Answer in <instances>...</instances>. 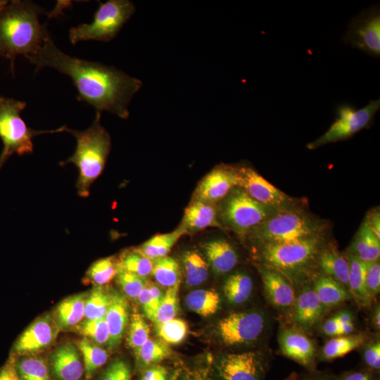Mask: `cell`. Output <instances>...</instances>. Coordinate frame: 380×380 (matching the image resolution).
Here are the masks:
<instances>
[{
    "label": "cell",
    "mask_w": 380,
    "mask_h": 380,
    "mask_svg": "<svg viewBox=\"0 0 380 380\" xmlns=\"http://www.w3.org/2000/svg\"><path fill=\"white\" fill-rule=\"evenodd\" d=\"M26 58L36 66V70L49 67L68 75L77 90L78 99L101 113L106 110L127 118L128 105L142 86L140 80L113 66L68 55L56 46L51 37Z\"/></svg>",
    "instance_id": "cell-1"
},
{
    "label": "cell",
    "mask_w": 380,
    "mask_h": 380,
    "mask_svg": "<svg viewBox=\"0 0 380 380\" xmlns=\"http://www.w3.org/2000/svg\"><path fill=\"white\" fill-rule=\"evenodd\" d=\"M42 13L31 1H0V57L10 60L13 72L17 56L34 53L50 37L39 22Z\"/></svg>",
    "instance_id": "cell-2"
},
{
    "label": "cell",
    "mask_w": 380,
    "mask_h": 380,
    "mask_svg": "<svg viewBox=\"0 0 380 380\" xmlns=\"http://www.w3.org/2000/svg\"><path fill=\"white\" fill-rule=\"evenodd\" d=\"M101 114L96 112L92 125L85 130L65 129L75 137L76 148L74 153L60 165L73 163L78 168L76 189L83 198L89 196L91 184L102 173L110 150V137L101 124Z\"/></svg>",
    "instance_id": "cell-3"
},
{
    "label": "cell",
    "mask_w": 380,
    "mask_h": 380,
    "mask_svg": "<svg viewBox=\"0 0 380 380\" xmlns=\"http://www.w3.org/2000/svg\"><path fill=\"white\" fill-rule=\"evenodd\" d=\"M323 224L297 206L280 210L255 227L250 235L260 244L286 243L322 234Z\"/></svg>",
    "instance_id": "cell-4"
},
{
    "label": "cell",
    "mask_w": 380,
    "mask_h": 380,
    "mask_svg": "<svg viewBox=\"0 0 380 380\" xmlns=\"http://www.w3.org/2000/svg\"><path fill=\"white\" fill-rule=\"evenodd\" d=\"M25 102L0 96V138L3 143L0 154V170L14 153L19 156L32 153V139L39 134L65 131L66 126L51 130H34L29 128L20 116Z\"/></svg>",
    "instance_id": "cell-5"
},
{
    "label": "cell",
    "mask_w": 380,
    "mask_h": 380,
    "mask_svg": "<svg viewBox=\"0 0 380 380\" xmlns=\"http://www.w3.org/2000/svg\"><path fill=\"white\" fill-rule=\"evenodd\" d=\"M322 241L319 234L291 242L260 244V256L265 266L287 278L304 270L317 256Z\"/></svg>",
    "instance_id": "cell-6"
},
{
    "label": "cell",
    "mask_w": 380,
    "mask_h": 380,
    "mask_svg": "<svg viewBox=\"0 0 380 380\" xmlns=\"http://www.w3.org/2000/svg\"><path fill=\"white\" fill-rule=\"evenodd\" d=\"M134 11V4L128 0L99 2L91 23L81 24L70 30V41L72 44L86 40L109 42L115 37Z\"/></svg>",
    "instance_id": "cell-7"
},
{
    "label": "cell",
    "mask_w": 380,
    "mask_h": 380,
    "mask_svg": "<svg viewBox=\"0 0 380 380\" xmlns=\"http://www.w3.org/2000/svg\"><path fill=\"white\" fill-rule=\"evenodd\" d=\"M219 211L222 223L243 237L280 210L257 202L236 186L223 199Z\"/></svg>",
    "instance_id": "cell-8"
},
{
    "label": "cell",
    "mask_w": 380,
    "mask_h": 380,
    "mask_svg": "<svg viewBox=\"0 0 380 380\" xmlns=\"http://www.w3.org/2000/svg\"><path fill=\"white\" fill-rule=\"evenodd\" d=\"M380 108V99L371 100L365 107L357 109L350 103H341L336 108V118L328 130L318 139L308 143L312 150L321 146L350 139L365 128L370 127Z\"/></svg>",
    "instance_id": "cell-9"
},
{
    "label": "cell",
    "mask_w": 380,
    "mask_h": 380,
    "mask_svg": "<svg viewBox=\"0 0 380 380\" xmlns=\"http://www.w3.org/2000/svg\"><path fill=\"white\" fill-rule=\"evenodd\" d=\"M265 326V318L260 312H234L219 321L217 333L224 345H244L256 341Z\"/></svg>",
    "instance_id": "cell-10"
},
{
    "label": "cell",
    "mask_w": 380,
    "mask_h": 380,
    "mask_svg": "<svg viewBox=\"0 0 380 380\" xmlns=\"http://www.w3.org/2000/svg\"><path fill=\"white\" fill-rule=\"evenodd\" d=\"M346 44L380 57V6L375 4L353 18L343 38Z\"/></svg>",
    "instance_id": "cell-11"
},
{
    "label": "cell",
    "mask_w": 380,
    "mask_h": 380,
    "mask_svg": "<svg viewBox=\"0 0 380 380\" xmlns=\"http://www.w3.org/2000/svg\"><path fill=\"white\" fill-rule=\"evenodd\" d=\"M238 184L257 202L277 210L296 207V201L251 167L237 168Z\"/></svg>",
    "instance_id": "cell-12"
},
{
    "label": "cell",
    "mask_w": 380,
    "mask_h": 380,
    "mask_svg": "<svg viewBox=\"0 0 380 380\" xmlns=\"http://www.w3.org/2000/svg\"><path fill=\"white\" fill-rule=\"evenodd\" d=\"M266 369L264 358L253 351L226 354L215 365L219 380H265Z\"/></svg>",
    "instance_id": "cell-13"
},
{
    "label": "cell",
    "mask_w": 380,
    "mask_h": 380,
    "mask_svg": "<svg viewBox=\"0 0 380 380\" xmlns=\"http://www.w3.org/2000/svg\"><path fill=\"white\" fill-rule=\"evenodd\" d=\"M237 184V168L224 165L217 166L201 180L194 199L215 204L223 200Z\"/></svg>",
    "instance_id": "cell-14"
},
{
    "label": "cell",
    "mask_w": 380,
    "mask_h": 380,
    "mask_svg": "<svg viewBox=\"0 0 380 380\" xmlns=\"http://www.w3.org/2000/svg\"><path fill=\"white\" fill-rule=\"evenodd\" d=\"M59 331L56 321L45 315L32 323L20 336L14 345L18 355H28L51 346Z\"/></svg>",
    "instance_id": "cell-15"
},
{
    "label": "cell",
    "mask_w": 380,
    "mask_h": 380,
    "mask_svg": "<svg viewBox=\"0 0 380 380\" xmlns=\"http://www.w3.org/2000/svg\"><path fill=\"white\" fill-rule=\"evenodd\" d=\"M279 343L283 355L310 372L315 371V348L304 333L296 329H286L280 333Z\"/></svg>",
    "instance_id": "cell-16"
},
{
    "label": "cell",
    "mask_w": 380,
    "mask_h": 380,
    "mask_svg": "<svg viewBox=\"0 0 380 380\" xmlns=\"http://www.w3.org/2000/svg\"><path fill=\"white\" fill-rule=\"evenodd\" d=\"M265 293L269 301L281 309L291 307L296 299L293 287L287 278L277 270L265 265L260 267Z\"/></svg>",
    "instance_id": "cell-17"
},
{
    "label": "cell",
    "mask_w": 380,
    "mask_h": 380,
    "mask_svg": "<svg viewBox=\"0 0 380 380\" xmlns=\"http://www.w3.org/2000/svg\"><path fill=\"white\" fill-rule=\"evenodd\" d=\"M215 204L194 199L186 208L179 227L185 233L197 232L210 227L222 228Z\"/></svg>",
    "instance_id": "cell-18"
},
{
    "label": "cell",
    "mask_w": 380,
    "mask_h": 380,
    "mask_svg": "<svg viewBox=\"0 0 380 380\" xmlns=\"http://www.w3.org/2000/svg\"><path fill=\"white\" fill-rule=\"evenodd\" d=\"M293 321L303 329H310L321 319L324 307L313 288L306 287L293 303Z\"/></svg>",
    "instance_id": "cell-19"
},
{
    "label": "cell",
    "mask_w": 380,
    "mask_h": 380,
    "mask_svg": "<svg viewBox=\"0 0 380 380\" xmlns=\"http://www.w3.org/2000/svg\"><path fill=\"white\" fill-rule=\"evenodd\" d=\"M104 318L109 331L108 346L115 349L121 342L129 319V307L125 296L110 291V302Z\"/></svg>",
    "instance_id": "cell-20"
},
{
    "label": "cell",
    "mask_w": 380,
    "mask_h": 380,
    "mask_svg": "<svg viewBox=\"0 0 380 380\" xmlns=\"http://www.w3.org/2000/svg\"><path fill=\"white\" fill-rule=\"evenodd\" d=\"M51 365L59 380H80L84 373L79 353L72 344H64L55 350L51 356Z\"/></svg>",
    "instance_id": "cell-21"
},
{
    "label": "cell",
    "mask_w": 380,
    "mask_h": 380,
    "mask_svg": "<svg viewBox=\"0 0 380 380\" xmlns=\"http://www.w3.org/2000/svg\"><path fill=\"white\" fill-rule=\"evenodd\" d=\"M206 261L217 274L230 272L238 262V254L232 245L225 239L209 241L203 245Z\"/></svg>",
    "instance_id": "cell-22"
},
{
    "label": "cell",
    "mask_w": 380,
    "mask_h": 380,
    "mask_svg": "<svg viewBox=\"0 0 380 380\" xmlns=\"http://www.w3.org/2000/svg\"><path fill=\"white\" fill-rule=\"evenodd\" d=\"M348 253L364 262L379 260L380 239L374 233L366 217L355 234Z\"/></svg>",
    "instance_id": "cell-23"
},
{
    "label": "cell",
    "mask_w": 380,
    "mask_h": 380,
    "mask_svg": "<svg viewBox=\"0 0 380 380\" xmlns=\"http://www.w3.org/2000/svg\"><path fill=\"white\" fill-rule=\"evenodd\" d=\"M317 257L324 274L348 290L349 263L346 256L331 246L322 251L320 249Z\"/></svg>",
    "instance_id": "cell-24"
},
{
    "label": "cell",
    "mask_w": 380,
    "mask_h": 380,
    "mask_svg": "<svg viewBox=\"0 0 380 380\" xmlns=\"http://www.w3.org/2000/svg\"><path fill=\"white\" fill-rule=\"evenodd\" d=\"M86 293L71 296L62 300L56 308V323L65 330L81 322L84 316Z\"/></svg>",
    "instance_id": "cell-25"
},
{
    "label": "cell",
    "mask_w": 380,
    "mask_h": 380,
    "mask_svg": "<svg viewBox=\"0 0 380 380\" xmlns=\"http://www.w3.org/2000/svg\"><path fill=\"white\" fill-rule=\"evenodd\" d=\"M346 256L349 263L348 290L360 306H367L372 300L365 286L366 262L348 252Z\"/></svg>",
    "instance_id": "cell-26"
},
{
    "label": "cell",
    "mask_w": 380,
    "mask_h": 380,
    "mask_svg": "<svg viewBox=\"0 0 380 380\" xmlns=\"http://www.w3.org/2000/svg\"><path fill=\"white\" fill-rule=\"evenodd\" d=\"M313 289L324 308L339 305L352 298L346 288L324 274L316 279Z\"/></svg>",
    "instance_id": "cell-27"
},
{
    "label": "cell",
    "mask_w": 380,
    "mask_h": 380,
    "mask_svg": "<svg viewBox=\"0 0 380 380\" xmlns=\"http://www.w3.org/2000/svg\"><path fill=\"white\" fill-rule=\"evenodd\" d=\"M185 233L178 227L175 231L156 234L137 248L148 258L156 259L167 256L178 239Z\"/></svg>",
    "instance_id": "cell-28"
},
{
    "label": "cell",
    "mask_w": 380,
    "mask_h": 380,
    "mask_svg": "<svg viewBox=\"0 0 380 380\" xmlns=\"http://www.w3.org/2000/svg\"><path fill=\"white\" fill-rule=\"evenodd\" d=\"M185 303L190 310L207 317L217 311L220 297L214 289H197L186 296Z\"/></svg>",
    "instance_id": "cell-29"
},
{
    "label": "cell",
    "mask_w": 380,
    "mask_h": 380,
    "mask_svg": "<svg viewBox=\"0 0 380 380\" xmlns=\"http://www.w3.org/2000/svg\"><path fill=\"white\" fill-rule=\"evenodd\" d=\"M253 281L246 273L236 272L229 276L223 285V292L229 303L239 305L251 295Z\"/></svg>",
    "instance_id": "cell-30"
},
{
    "label": "cell",
    "mask_w": 380,
    "mask_h": 380,
    "mask_svg": "<svg viewBox=\"0 0 380 380\" xmlns=\"http://www.w3.org/2000/svg\"><path fill=\"white\" fill-rule=\"evenodd\" d=\"M364 343L365 336L360 334L336 336L324 344L322 349L320 360L328 361L343 357Z\"/></svg>",
    "instance_id": "cell-31"
},
{
    "label": "cell",
    "mask_w": 380,
    "mask_h": 380,
    "mask_svg": "<svg viewBox=\"0 0 380 380\" xmlns=\"http://www.w3.org/2000/svg\"><path fill=\"white\" fill-rule=\"evenodd\" d=\"M182 262L185 281L188 286H198L207 280L209 265L198 252L196 251H187L183 256Z\"/></svg>",
    "instance_id": "cell-32"
},
{
    "label": "cell",
    "mask_w": 380,
    "mask_h": 380,
    "mask_svg": "<svg viewBox=\"0 0 380 380\" xmlns=\"http://www.w3.org/2000/svg\"><path fill=\"white\" fill-rule=\"evenodd\" d=\"M134 352L138 365L142 367L158 365L171 355L166 343L150 338Z\"/></svg>",
    "instance_id": "cell-33"
},
{
    "label": "cell",
    "mask_w": 380,
    "mask_h": 380,
    "mask_svg": "<svg viewBox=\"0 0 380 380\" xmlns=\"http://www.w3.org/2000/svg\"><path fill=\"white\" fill-rule=\"evenodd\" d=\"M151 274L160 286L167 288L179 284L181 281L178 262L167 255L153 260Z\"/></svg>",
    "instance_id": "cell-34"
},
{
    "label": "cell",
    "mask_w": 380,
    "mask_h": 380,
    "mask_svg": "<svg viewBox=\"0 0 380 380\" xmlns=\"http://www.w3.org/2000/svg\"><path fill=\"white\" fill-rule=\"evenodd\" d=\"M78 348L83 356L86 379H89L98 369L106 364L108 353L106 350L87 338L78 342Z\"/></svg>",
    "instance_id": "cell-35"
},
{
    "label": "cell",
    "mask_w": 380,
    "mask_h": 380,
    "mask_svg": "<svg viewBox=\"0 0 380 380\" xmlns=\"http://www.w3.org/2000/svg\"><path fill=\"white\" fill-rule=\"evenodd\" d=\"M118 260L114 257L99 259L87 270L85 279L96 286H103L113 279L118 272Z\"/></svg>",
    "instance_id": "cell-36"
},
{
    "label": "cell",
    "mask_w": 380,
    "mask_h": 380,
    "mask_svg": "<svg viewBox=\"0 0 380 380\" xmlns=\"http://www.w3.org/2000/svg\"><path fill=\"white\" fill-rule=\"evenodd\" d=\"M110 302V292L101 286H96L87 294L84 317L85 319L104 318Z\"/></svg>",
    "instance_id": "cell-37"
},
{
    "label": "cell",
    "mask_w": 380,
    "mask_h": 380,
    "mask_svg": "<svg viewBox=\"0 0 380 380\" xmlns=\"http://www.w3.org/2000/svg\"><path fill=\"white\" fill-rule=\"evenodd\" d=\"M118 268L146 278L151 274L153 260L137 248L123 253L118 260Z\"/></svg>",
    "instance_id": "cell-38"
},
{
    "label": "cell",
    "mask_w": 380,
    "mask_h": 380,
    "mask_svg": "<svg viewBox=\"0 0 380 380\" xmlns=\"http://www.w3.org/2000/svg\"><path fill=\"white\" fill-rule=\"evenodd\" d=\"M15 367L20 380H51L46 363L42 357H24Z\"/></svg>",
    "instance_id": "cell-39"
},
{
    "label": "cell",
    "mask_w": 380,
    "mask_h": 380,
    "mask_svg": "<svg viewBox=\"0 0 380 380\" xmlns=\"http://www.w3.org/2000/svg\"><path fill=\"white\" fill-rule=\"evenodd\" d=\"M179 285L167 288L156 310L153 322L156 324L168 322L174 318L178 309V291Z\"/></svg>",
    "instance_id": "cell-40"
},
{
    "label": "cell",
    "mask_w": 380,
    "mask_h": 380,
    "mask_svg": "<svg viewBox=\"0 0 380 380\" xmlns=\"http://www.w3.org/2000/svg\"><path fill=\"white\" fill-rule=\"evenodd\" d=\"M156 326L158 336L166 343L178 344L184 340L188 333L186 322L179 318Z\"/></svg>",
    "instance_id": "cell-41"
},
{
    "label": "cell",
    "mask_w": 380,
    "mask_h": 380,
    "mask_svg": "<svg viewBox=\"0 0 380 380\" xmlns=\"http://www.w3.org/2000/svg\"><path fill=\"white\" fill-rule=\"evenodd\" d=\"M150 327L143 316L139 312L131 315L126 343L135 350L142 346L149 338Z\"/></svg>",
    "instance_id": "cell-42"
},
{
    "label": "cell",
    "mask_w": 380,
    "mask_h": 380,
    "mask_svg": "<svg viewBox=\"0 0 380 380\" xmlns=\"http://www.w3.org/2000/svg\"><path fill=\"white\" fill-rule=\"evenodd\" d=\"M163 296L160 287L153 282L148 281L137 298L146 317L153 322Z\"/></svg>",
    "instance_id": "cell-43"
},
{
    "label": "cell",
    "mask_w": 380,
    "mask_h": 380,
    "mask_svg": "<svg viewBox=\"0 0 380 380\" xmlns=\"http://www.w3.org/2000/svg\"><path fill=\"white\" fill-rule=\"evenodd\" d=\"M116 281L125 296L137 299L148 281L133 273L118 268Z\"/></svg>",
    "instance_id": "cell-44"
},
{
    "label": "cell",
    "mask_w": 380,
    "mask_h": 380,
    "mask_svg": "<svg viewBox=\"0 0 380 380\" xmlns=\"http://www.w3.org/2000/svg\"><path fill=\"white\" fill-rule=\"evenodd\" d=\"M78 331L96 344H108L109 331L105 318L85 319L80 324Z\"/></svg>",
    "instance_id": "cell-45"
},
{
    "label": "cell",
    "mask_w": 380,
    "mask_h": 380,
    "mask_svg": "<svg viewBox=\"0 0 380 380\" xmlns=\"http://www.w3.org/2000/svg\"><path fill=\"white\" fill-rule=\"evenodd\" d=\"M365 286L367 293L372 300L380 291L379 260L366 262Z\"/></svg>",
    "instance_id": "cell-46"
},
{
    "label": "cell",
    "mask_w": 380,
    "mask_h": 380,
    "mask_svg": "<svg viewBox=\"0 0 380 380\" xmlns=\"http://www.w3.org/2000/svg\"><path fill=\"white\" fill-rule=\"evenodd\" d=\"M99 380H131L129 367L124 360H116L104 369Z\"/></svg>",
    "instance_id": "cell-47"
},
{
    "label": "cell",
    "mask_w": 380,
    "mask_h": 380,
    "mask_svg": "<svg viewBox=\"0 0 380 380\" xmlns=\"http://www.w3.org/2000/svg\"><path fill=\"white\" fill-rule=\"evenodd\" d=\"M171 380H214L209 373L200 368H191L179 365L175 371Z\"/></svg>",
    "instance_id": "cell-48"
},
{
    "label": "cell",
    "mask_w": 380,
    "mask_h": 380,
    "mask_svg": "<svg viewBox=\"0 0 380 380\" xmlns=\"http://www.w3.org/2000/svg\"><path fill=\"white\" fill-rule=\"evenodd\" d=\"M362 357L366 369L376 374L379 372L380 343L379 341L369 344L364 350Z\"/></svg>",
    "instance_id": "cell-49"
},
{
    "label": "cell",
    "mask_w": 380,
    "mask_h": 380,
    "mask_svg": "<svg viewBox=\"0 0 380 380\" xmlns=\"http://www.w3.org/2000/svg\"><path fill=\"white\" fill-rule=\"evenodd\" d=\"M336 380H379V377L377 374L365 369L344 372Z\"/></svg>",
    "instance_id": "cell-50"
},
{
    "label": "cell",
    "mask_w": 380,
    "mask_h": 380,
    "mask_svg": "<svg viewBox=\"0 0 380 380\" xmlns=\"http://www.w3.org/2000/svg\"><path fill=\"white\" fill-rule=\"evenodd\" d=\"M167 374L168 372L165 367L156 365L147 367L140 380H167Z\"/></svg>",
    "instance_id": "cell-51"
},
{
    "label": "cell",
    "mask_w": 380,
    "mask_h": 380,
    "mask_svg": "<svg viewBox=\"0 0 380 380\" xmlns=\"http://www.w3.org/2000/svg\"><path fill=\"white\" fill-rule=\"evenodd\" d=\"M322 332L329 336H341V325L336 315L327 319L323 324Z\"/></svg>",
    "instance_id": "cell-52"
},
{
    "label": "cell",
    "mask_w": 380,
    "mask_h": 380,
    "mask_svg": "<svg viewBox=\"0 0 380 380\" xmlns=\"http://www.w3.org/2000/svg\"><path fill=\"white\" fill-rule=\"evenodd\" d=\"M0 380H20L14 359L11 358L0 369Z\"/></svg>",
    "instance_id": "cell-53"
},
{
    "label": "cell",
    "mask_w": 380,
    "mask_h": 380,
    "mask_svg": "<svg viewBox=\"0 0 380 380\" xmlns=\"http://www.w3.org/2000/svg\"><path fill=\"white\" fill-rule=\"evenodd\" d=\"M366 218L374 233L380 239V213L379 209L369 213Z\"/></svg>",
    "instance_id": "cell-54"
},
{
    "label": "cell",
    "mask_w": 380,
    "mask_h": 380,
    "mask_svg": "<svg viewBox=\"0 0 380 380\" xmlns=\"http://www.w3.org/2000/svg\"><path fill=\"white\" fill-rule=\"evenodd\" d=\"M298 380H336V377L312 371L310 374L300 377Z\"/></svg>",
    "instance_id": "cell-55"
},
{
    "label": "cell",
    "mask_w": 380,
    "mask_h": 380,
    "mask_svg": "<svg viewBox=\"0 0 380 380\" xmlns=\"http://www.w3.org/2000/svg\"><path fill=\"white\" fill-rule=\"evenodd\" d=\"M340 325L352 322L353 317L352 315L348 311H341L336 315Z\"/></svg>",
    "instance_id": "cell-56"
},
{
    "label": "cell",
    "mask_w": 380,
    "mask_h": 380,
    "mask_svg": "<svg viewBox=\"0 0 380 380\" xmlns=\"http://www.w3.org/2000/svg\"><path fill=\"white\" fill-rule=\"evenodd\" d=\"M353 322H349L341 325V335H350L354 331Z\"/></svg>",
    "instance_id": "cell-57"
},
{
    "label": "cell",
    "mask_w": 380,
    "mask_h": 380,
    "mask_svg": "<svg viewBox=\"0 0 380 380\" xmlns=\"http://www.w3.org/2000/svg\"><path fill=\"white\" fill-rule=\"evenodd\" d=\"M373 323L374 324V326L379 329V327H380V310H379V307H376L375 308V310L374 312V315H373Z\"/></svg>",
    "instance_id": "cell-58"
}]
</instances>
